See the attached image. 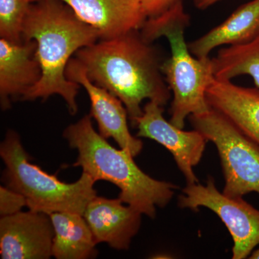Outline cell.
Here are the masks:
<instances>
[{
  "label": "cell",
  "instance_id": "3",
  "mask_svg": "<svg viewBox=\"0 0 259 259\" xmlns=\"http://www.w3.org/2000/svg\"><path fill=\"white\" fill-rule=\"evenodd\" d=\"M64 137L79 153L74 166L81 167L95 182L107 181L117 186L124 204L148 217L155 218L156 207H166L179 189L146 175L128 151L109 144L94 129L90 115L66 127Z\"/></svg>",
  "mask_w": 259,
  "mask_h": 259
},
{
  "label": "cell",
  "instance_id": "22",
  "mask_svg": "<svg viewBox=\"0 0 259 259\" xmlns=\"http://www.w3.org/2000/svg\"><path fill=\"white\" fill-rule=\"evenodd\" d=\"M248 258L250 259H259V247L257 249L253 250V252L250 253Z\"/></svg>",
  "mask_w": 259,
  "mask_h": 259
},
{
  "label": "cell",
  "instance_id": "2",
  "mask_svg": "<svg viewBox=\"0 0 259 259\" xmlns=\"http://www.w3.org/2000/svg\"><path fill=\"white\" fill-rule=\"evenodd\" d=\"M100 39L98 32L79 20L72 10L59 0L32 2L23 26V40H35L41 78L22 100H47L58 95L70 113L78 111L76 96L81 86L69 81L66 69L73 54Z\"/></svg>",
  "mask_w": 259,
  "mask_h": 259
},
{
  "label": "cell",
  "instance_id": "23",
  "mask_svg": "<svg viewBox=\"0 0 259 259\" xmlns=\"http://www.w3.org/2000/svg\"><path fill=\"white\" fill-rule=\"evenodd\" d=\"M28 1H29V0H28Z\"/></svg>",
  "mask_w": 259,
  "mask_h": 259
},
{
  "label": "cell",
  "instance_id": "4",
  "mask_svg": "<svg viewBox=\"0 0 259 259\" xmlns=\"http://www.w3.org/2000/svg\"><path fill=\"white\" fill-rule=\"evenodd\" d=\"M190 23V15L180 0L162 14L147 18L140 32L149 44L161 37L168 40L171 56L161 69L173 94L170 122L182 129L187 117L209 110L206 91L215 79L212 59L196 57L186 42L185 30Z\"/></svg>",
  "mask_w": 259,
  "mask_h": 259
},
{
  "label": "cell",
  "instance_id": "20",
  "mask_svg": "<svg viewBox=\"0 0 259 259\" xmlns=\"http://www.w3.org/2000/svg\"><path fill=\"white\" fill-rule=\"evenodd\" d=\"M180 0H141L143 10L147 18L164 13Z\"/></svg>",
  "mask_w": 259,
  "mask_h": 259
},
{
  "label": "cell",
  "instance_id": "9",
  "mask_svg": "<svg viewBox=\"0 0 259 259\" xmlns=\"http://www.w3.org/2000/svg\"><path fill=\"white\" fill-rule=\"evenodd\" d=\"M69 81L79 83L88 93L91 102L90 115L97 121L99 134L105 139H113L119 147L136 157L142 151L144 144L132 136L127 125V109L120 99L89 79L81 63L71 59L66 69Z\"/></svg>",
  "mask_w": 259,
  "mask_h": 259
},
{
  "label": "cell",
  "instance_id": "13",
  "mask_svg": "<svg viewBox=\"0 0 259 259\" xmlns=\"http://www.w3.org/2000/svg\"><path fill=\"white\" fill-rule=\"evenodd\" d=\"M35 40L13 42L0 39V102L3 110L15 98L22 99L41 78V69L35 57Z\"/></svg>",
  "mask_w": 259,
  "mask_h": 259
},
{
  "label": "cell",
  "instance_id": "5",
  "mask_svg": "<svg viewBox=\"0 0 259 259\" xmlns=\"http://www.w3.org/2000/svg\"><path fill=\"white\" fill-rule=\"evenodd\" d=\"M0 155L5 164V185L22 194L26 207L32 212L47 214L69 212L83 215L90 201L97 196L94 188L96 182L85 172L79 180L68 184L30 163L15 131H8L0 146Z\"/></svg>",
  "mask_w": 259,
  "mask_h": 259
},
{
  "label": "cell",
  "instance_id": "11",
  "mask_svg": "<svg viewBox=\"0 0 259 259\" xmlns=\"http://www.w3.org/2000/svg\"><path fill=\"white\" fill-rule=\"evenodd\" d=\"M59 1L67 5L79 20L95 28L100 40H109L132 30H141L147 20L141 0Z\"/></svg>",
  "mask_w": 259,
  "mask_h": 259
},
{
  "label": "cell",
  "instance_id": "6",
  "mask_svg": "<svg viewBox=\"0 0 259 259\" xmlns=\"http://www.w3.org/2000/svg\"><path fill=\"white\" fill-rule=\"evenodd\" d=\"M194 129L203 134L217 148L225 187L229 197L259 194V146L219 112L207 111L190 117Z\"/></svg>",
  "mask_w": 259,
  "mask_h": 259
},
{
  "label": "cell",
  "instance_id": "15",
  "mask_svg": "<svg viewBox=\"0 0 259 259\" xmlns=\"http://www.w3.org/2000/svg\"><path fill=\"white\" fill-rule=\"evenodd\" d=\"M259 37V0L241 5L223 23L188 44L196 57H209L221 46H241Z\"/></svg>",
  "mask_w": 259,
  "mask_h": 259
},
{
  "label": "cell",
  "instance_id": "17",
  "mask_svg": "<svg viewBox=\"0 0 259 259\" xmlns=\"http://www.w3.org/2000/svg\"><path fill=\"white\" fill-rule=\"evenodd\" d=\"M211 59L215 79L231 81L237 76L248 75L259 90V37L245 45L220 49Z\"/></svg>",
  "mask_w": 259,
  "mask_h": 259
},
{
  "label": "cell",
  "instance_id": "12",
  "mask_svg": "<svg viewBox=\"0 0 259 259\" xmlns=\"http://www.w3.org/2000/svg\"><path fill=\"white\" fill-rule=\"evenodd\" d=\"M120 198L96 197L90 201L83 218L97 243H107L116 250H127L139 232L143 214Z\"/></svg>",
  "mask_w": 259,
  "mask_h": 259
},
{
  "label": "cell",
  "instance_id": "19",
  "mask_svg": "<svg viewBox=\"0 0 259 259\" xmlns=\"http://www.w3.org/2000/svg\"><path fill=\"white\" fill-rule=\"evenodd\" d=\"M26 206V200L22 194L7 187L0 188V214L1 217L21 212Z\"/></svg>",
  "mask_w": 259,
  "mask_h": 259
},
{
  "label": "cell",
  "instance_id": "21",
  "mask_svg": "<svg viewBox=\"0 0 259 259\" xmlns=\"http://www.w3.org/2000/svg\"><path fill=\"white\" fill-rule=\"evenodd\" d=\"M221 0H193L194 5L199 10H206Z\"/></svg>",
  "mask_w": 259,
  "mask_h": 259
},
{
  "label": "cell",
  "instance_id": "10",
  "mask_svg": "<svg viewBox=\"0 0 259 259\" xmlns=\"http://www.w3.org/2000/svg\"><path fill=\"white\" fill-rule=\"evenodd\" d=\"M54 229L49 214L19 212L0 220L3 259H47L52 255Z\"/></svg>",
  "mask_w": 259,
  "mask_h": 259
},
{
  "label": "cell",
  "instance_id": "7",
  "mask_svg": "<svg viewBox=\"0 0 259 259\" xmlns=\"http://www.w3.org/2000/svg\"><path fill=\"white\" fill-rule=\"evenodd\" d=\"M178 204L192 211L205 207L221 218L233 238L232 258H248L259 245L258 209L243 197H229L220 192L212 177L205 185L199 182L187 185L179 196Z\"/></svg>",
  "mask_w": 259,
  "mask_h": 259
},
{
  "label": "cell",
  "instance_id": "1",
  "mask_svg": "<svg viewBox=\"0 0 259 259\" xmlns=\"http://www.w3.org/2000/svg\"><path fill=\"white\" fill-rule=\"evenodd\" d=\"M75 55L90 80L120 99L132 122L142 115L145 100L164 107L171 98L157 51L139 30L100 40Z\"/></svg>",
  "mask_w": 259,
  "mask_h": 259
},
{
  "label": "cell",
  "instance_id": "16",
  "mask_svg": "<svg viewBox=\"0 0 259 259\" xmlns=\"http://www.w3.org/2000/svg\"><path fill=\"white\" fill-rule=\"evenodd\" d=\"M54 229L52 255L58 259L96 256L97 244L82 214L57 212L49 214Z\"/></svg>",
  "mask_w": 259,
  "mask_h": 259
},
{
  "label": "cell",
  "instance_id": "18",
  "mask_svg": "<svg viewBox=\"0 0 259 259\" xmlns=\"http://www.w3.org/2000/svg\"><path fill=\"white\" fill-rule=\"evenodd\" d=\"M31 2L0 0V37L13 42H23V26Z\"/></svg>",
  "mask_w": 259,
  "mask_h": 259
},
{
  "label": "cell",
  "instance_id": "14",
  "mask_svg": "<svg viewBox=\"0 0 259 259\" xmlns=\"http://www.w3.org/2000/svg\"><path fill=\"white\" fill-rule=\"evenodd\" d=\"M209 107L224 115L259 146V90L214 79L206 91Z\"/></svg>",
  "mask_w": 259,
  "mask_h": 259
},
{
  "label": "cell",
  "instance_id": "8",
  "mask_svg": "<svg viewBox=\"0 0 259 259\" xmlns=\"http://www.w3.org/2000/svg\"><path fill=\"white\" fill-rule=\"evenodd\" d=\"M163 113V107L148 102L142 115L133 122L139 130L136 136L153 140L168 149L185 177L187 185L199 182L194 168L202 159L208 141L197 130L185 131L177 127L167 121Z\"/></svg>",
  "mask_w": 259,
  "mask_h": 259
}]
</instances>
